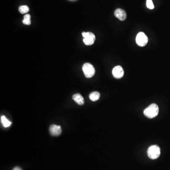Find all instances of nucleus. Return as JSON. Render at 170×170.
I'll return each instance as SVG.
<instances>
[{"instance_id":"nucleus-1","label":"nucleus","mask_w":170,"mask_h":170,"mask_svg":"<svg viewBox=\"0 0 170 170\" xmlns=\"http://www.w3.org/2000/svg\"><path fill=\"white\" fill-rule=\"evenodd\" d=\"M158 106L155 104H150L144 110V116L149 119H152L156 117L158 114Z\"/></svg>"},{"instance_id":"nucleus-2","label":"nucleus","mask_w":170,"mask_h":170,"mask_svg":"<svg viewBox=\"0 0 170 170\" xmlns=\"http://www.w3.org/2000/svg\"><path fill=\"white\" fill-rule=\"evenodd\" d=\"M148 156L151 159L155 160L159 157L161 154L160 148L157 145H153L148 148L147 151Z\"/></svg>"},{"instance_id":"nucleus-3","label":"nucleus","mask_w":170,"mask_h":170,"mask_svg":"<svg viewBox=\"0 0 170 170\" xmlns=\"http://www.w3.org/2000/svg\"><path fill=\"white\" fill-rule=\"evenodd\" d=\"M83 72L85 76L87 78H91L95 74V69L93 66L89 63L84 64L82 67Z\"/></svg>"},{"instance_id":"nucleus-4","label":"nucleus","mask_w":170,"mask_h":170,"mask_svg":"<svg viewBox=\"0 0 170 170\" xmlns=\"http://www.w3.org/2000/svg\"><path fill=\"white\" fill-rule=\"evenodd\" d=\"M83 36V42L87 46H91L95 42L96 36L91 32H83L82 33Z\"/></svg>"},{"instance_id":"nucleus-5","label":"nucleus","mask_w":170,"mask_h":170,"mask_svg":"<svg viewBox=\"0 0 170 170\" xmlns=\"http://www.w3.org/2000/svg\"><path fill=\"white\" fill-rule=\"evenodd\" d=\"M136 43L139 46H144L148 42V37L143 32H139L136 38Z\"/></svg>"},{"instance_id":"nucleus-6","label":"nucleus","mask_w":170,"mask_h":170,"mask_svg":"<svg viewBox=\"0 0 170 170\" xmlns=\"http://www.w3.org/2000/svg\"><path fill=\"white\" fill-rule=\"evenodd\" d=\"M124 70H123L122 67L120 65L115 66L113 69V71H112L113 76L115 78L117 79H120L122 78L124 75Z\"/></svg>"},{"instance_id":"nucleus-7","label":"nucleus","mask_w":170,"mask_h":170,"mask_svg":"<svg viewBox=\"0 0 170 170\" xmlns=\"http://www.w3.org/2000/svg\"><path fill=\"white\" fill-rule=\"evenodd\" d=\"M49 131L51 135L52 136H59L62 133L61 127L56 125H52L49 128Z\"/></svg>"},{"instance_id":"nucleus-8","label":"nucleus","mask_w":170,"mask_h":170,"mask_svg":"<svg viewBox=\"0 0 170 170\" xmlns=\"http://www.w3.org/2000/svg\"><path fill=\"white\" fill-rule=\"evenodd\" d=\"M114 16L119 20L124 21L127 18V14L125 11L121 8H117L114 12Z\"/></svg>"},{"instance_id":"nucleus-9","label":"nucleus","mask_w":170,"mask_h":170,"mask_svg":"<svg viewBox=\"0 0 170 170\" xmlns=\"http://www.w3.org/2000/svg\"><path fill=\"white\" fill-rule=\"evenodd\" d=\"M72 99L79 105H82L84 104V98L80 93H76L74 95L72 96Z\"/></svg>"},{"instance_id":"nucleus-10","label":"nucleus","mask_w":170,"mask_h":170,"mask_svg":"<svg viewBox=\"0 0 170 170\" xmlns=\"http://www.w3.org/2000/svg\"><path fill=\"white\" fill-rule=\"evenodd\" d=\"M100 94L98 92H93L89 95V98L92 101L95 102L98 100L100 98Z\"/></svg>"},{"instance_id":"nucleus-11","label":"nucleus","mask_w":170,"mask_h":170,"mask_svg":"<svg viewBox=\"0 0 170 170\" xmlns=\"http://www.w3.org/2000/svg\"><path fill=\"white\" fill-rule=\"evenodd\" d=\"M31 15L29 14H25L24 16V19L22 22L24 24L30 25L31 24Z\"/></svg>"},{"instance_id":"nucleus-12","label":"nucleus","mask_w":170,"mask_h":170,"mask_svg":"<svg viewBox=\"0 0 170 170\" xmlns=\"http://www.w3.org/2000/svg\"><path fill=\"white\" fill-rule=\"evenodd\" d=\"M1 121L4 127H8L12 124V122L10 121H8L4 116H2Z\"/></svg>"},{"instance_id":"nucleus-13","label":"nucleus","mask_w":170,"mask_h":170,"mask_svg":"<svg viewBox=\"0 0 170 170\" xmlns=\"http://www.w3.org/2000/svg\"><path fill=\"white\" fill-rule=\"evenodd\" d=\"M19 11L21 14H25L29 11V8L27 5H22L19 6Z\"/></svg>"},{"instance_id":"nucleus-14","label":"nucleus","mask_w":170,"mask_h":170,"mask_svg":"<svg viewBox=\"0 0 170 170\" xmlns=\"http://www.w3.org/2000/svg\"><path fill=\"white\" fill-rule=\"evenodd\" d=\"M146 5H147V8L150 10H153L155 8L154 5L152 0H147Z\"/></svg>"},{"instance_id":"nucleus-15","label":"nucleus","mask_w":170,"mask_h":170,"mask_svg":"<svg viewBox=\"0 0 170 170\" xmlns=\"http://www.w3.org/2000/svg\"><path fill=\"white\" fill-rule=\"evenodd\" d=\"M12 170H22L21 168L19 167H15V168H13Z\"/></svg>"}]
</instances>
